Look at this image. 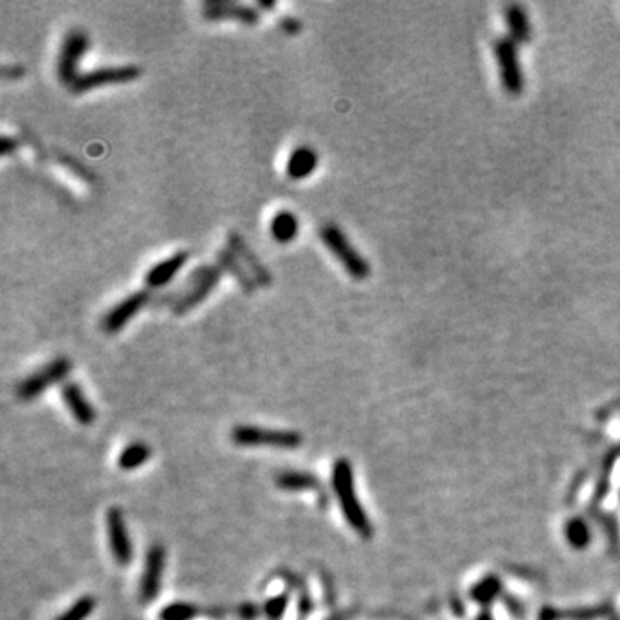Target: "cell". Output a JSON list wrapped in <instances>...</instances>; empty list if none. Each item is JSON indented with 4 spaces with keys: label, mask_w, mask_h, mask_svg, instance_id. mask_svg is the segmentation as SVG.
<instances>
[{
    "label": "cell",
    "mask_w": 620,
    "mask_h": 620,
    "mask_svg": "<svg viewBox=\"0 0 620 620\" xmlns=\"http://www.w3.org/2000/svg\"><path fill=\"white\" fill-rule=\"evenodd\" d=\"M222 273L224 271L217 264L196 267L195 271H192L190 276L185 280V283L178 288V291L162 296L161 302H166L176 315L187 314V312L199 307L214 291V288L221 281Z\"/></svg>",
    "instance_id": "1"
},
{
    "label": "cell",
    "mask_w": 620,
    "mask_h": 620,
    "mask_svg": "<svg viewBox=\"0 0 620 620\" xmlns=\"http://www.w3.org/2000/svg\"><path fill=\"white\" fill-rule=\"evenodd\" d=\"M333 489L341 507V512H343L345 519L352 526V529H355L362 536L369 538L373 534V527H370L369 519H367L362 505L357 500V495H355L354 473H352V466L348 460L340 459L334 463Z\"/></svg>",
    "instance_id": "2"
},
{
    "label": "cell",
    "mask_w": 620,
    "mask_h": 620,
    "mask_svg": "<svg viewBox=\"0 0 620 620\" xmlns=\"http://www.w3.org/2000/svg\"><path fill=\"white\" fill-rule=\"evenodd\" d=\"M321 241L324 247L336 257L348 276L355 281H363L370 276V266L367 259L352 245L348 236L345 235L340 226L328 222L321 228Z\"/></svg>",
    "instance_id": "3"
},
{
    "label": "cell",
    "mask_w": 620,
    "mask_h": 620,
    "mask_svg": "<svg viewBox=\"0 0 620 620\" xmlns=\"http://www.w3.org/2000/svg\"><path fill=\"white\" fill-rule=\"evenodd\" d=\"M493 54L498 64L503 90L508 95L519 96L526 90V74L519 59V45L510 36H500L493 42Z\"/></svg>",
    "instance_id": "4"
},
{
    "label": "cell",
    "mask_w": 620,
    "mask_h": 620,
    "mask_svg": "<svg viewBox=\"0 0 620 620\" xmlns=\"http://www.w3.org/2000/svg\"><path fill=\"white\" fill-rule=\"evenodd\" d=\"M231 441L238 447H269L281 448V450H295V448L302 447L303 438L298 431L236 426L231 431Z\"/></svg>",
    "instance_id": "5"
},
{
    "label": "cell",
    "mask_w": 620,
    "mask_h": 620,
    "mask_svg": "<svg viewBox=\"0 0 620 620\" xmlns=\"http://www.w3.org/2000/svg\"><path fill=\"white\" fill-rule=\"evenodd\" d=\"M88 48H90V38H88V35L83 29L74 28L62 40L55 69H57L59 81L68 88L80 76L78 69H80V62L88 52Z\"/></svg>",
    "instance_id": "6"
},
{
    "label": "cell",
    "mask_w": 620,
    "mask_h": 620,
    "mask_svg": "<svg viewBox=\"0 0 620 620\" xmlns=\"http://www.w3.org/2000/svg\"><path fill=\"white\" fill-rule=\"evenodd\" d=\"M71 360L66 357H57L50 362L45 363L42 369H38L36 373H33L31 376H28L17 384V396L24 402L29 400H35L36 396H40L42 393H45L52 384H57L71 373Z\"/></svg>",
    "instance_id": "7"
},
{
    "label": "cell",
    "mask_w": 620,
    "mask_h": 620,
    "mask_svg": "<svg viewBox=\"0 0 620 620\" xmlns=\"http://www.w3.org/2000/svg\"><path fill=\"white\" fill-rule=\"evenodd\" d=\"M142 76V69L138 66H114V68H99L94 71L83 73L78 76V80L69 87L71 94L81 95L87 92L99 90L103 87H113V85H122L135 81Z\"/></svg>",
    "instance_id": "8"
},
{
    "label": "cell",
    "mask_w": 620,
    "mask_h": 620,
    "mask_svg": "<svg viewBox=\"0 0 620 620\" xmlns=\"http://www.w3.org/2000/svg\"><path fill=\"white\" fill-rule=\"evenodd\" d=\"M150 303V295L148 291H135L131 295H128L126 298H122L120 303L113 307L110 310L106 312V315L102 317V329L107 334H116L120 333L122 328L131 322V319L138 314L140 310Z\"/></svg>",
    "instance_id": "9"
},
{
    "label": "cell",
    "mask_w": 620,
    "mask_h": 620,
    "mask_svg": "<svg viewBox=\"0 0 620 620\" xmlns=\"http://www.w3.org/2000/svg\"><path fill=\"white\" fill-rule=\"evenodd\" d=\"M107 536H109L110 551H113L114 560L121 567H128L133 558V547L129 540L128 527H126L124 517L120 507H110L106 515Z\"/></svg>",
    "instance_id": "10"
},
{
    "label": "cell",
    "mask_w": 620,
    "mask_h": 620,
    "mask_svg": "<svg viewBox=\"0 0 620 620\" xmlns=\"http://www.w3.org/2000/svg\"><path fill=\"white\" fill-rule=\"evenodd\" d=\"M203 20L207 21H236V23L254 26L261 20V14L255 7L243 6L235 2H222V0H209L202 6Z\"/></svg>",
    "instance_id": "11"
},
{
    "label": "cell",
    "mask_w": 620,
    "mask_h": 620,
    "mask_svg": "<svg viewBox=\"0 0 620 620\" xmlns=\"http://www.w3.org/2000/svg\"><path fill=\"white\" fill-rule=\"evenodd\" d=\"M166 565V549L161 545H152L145 558V569L140 582V596L143 603H150L159 596L161 579Z\"/></svg>",
    "instance_id": "12"
},
{
    "label": "cell",
    "mask_w": 620,
    "mask_h": 620,
    "mask_svg": "<svg viewBox=\"0 0 620 620\" xmlns=\"http://www.w3.org/2000/svg\"><path fill=\"white\" fill-rule=\"evenodd\" d=\"M228 248L240 259L241 264L245 266V269L250 273V276L254 277V281L261 287H269L273 283V276H271L269 269H267L264 264L259 261L257 255L250 250L245 240L241 238L238 233H231L228 236Z\"/></svg>",
    "instance_id": "13"
},
{
    "label": "cell",
    "mask_w": 620,
    "mask_h": 620,
    "mask_svg": "<svg viewBox=\"0 0 620 620\" xmlns=\"http://www.w3.org/2000/svg\"><path fill=\"white\" fill-rule=\"evenodd\" d=\"M190 259V254L185 250L176 252L171 257L164 259V261L157 262L155 266H152L150 269L145 274V284L148 289H161L167 287L171 281L174 280L178 273L185 267V264Z\"/></svg>",
    "instance_id": "14"
},
{
    "label": "cell",
    "mask_w": 620,
    "mask_h": 620,
    "mask_svg": "<svg viewBox=\"0 0 620 620\" xmlns=\"http://www.w3.org/2000/svg\"><path fill=\"white\" fill-rule=\"evenodd\" d=\"M319 166V155L309 145H300L293 148L287 161V176L293 181H302L309 178Z\"/></svg>",
    "instance_id": "15"
},
{
    "label": "cell",
    "mask_w": 620,
    "mask_h": 620,
    "mask_svg": "<svg viewBox=\"0 0 620 620\" xmlns=\"http://www.w3.org/2000/svg\"><path fill=\"white\" fill-rule=\"evenodd\" d=\"M505 24H507L508 35L517 45H526L531 42L533 36V26L527 16V10L521 3H508L503 10Z\"/></svg>",
    "instance_id": "16"
},
{
    "label": "cell",
    "mask_w": 620,
    "mask_h": 620,
    "mask_svg": "<svg viewBox=\"0 0 620 620\" xmlns=\"http://www.w3.org/2000/svg\"><path fill=\"white\" fill-rule=\"evenodd\" d=\"M62 400H64L66 407L69 408V412L73 414V417L76 419L80 424L90 426L94 424L96 414L94 407L90 405V402L85 396L83 389L76 384V382H66L61 389Z\"/></svg>",
    "instance_id": "17"
},
{
    "label": "cell",
    "mask_w": 620,
    "mask_h": 620,
    "mask_svg": "<svg viewBox=\"0 0 620 620\" xmlns=\"http://www.w3.org/2000/svg\"><path fill=\"white\" fill-rule=\"evenodd\" d=\"M217 266L221 267L224 273L231 274V276L238 281V284L245 293H252L254 291V288L257 287V283H255L254 277L250 276V273L245 269V266L241 264L240 259L236 257L229 248H222V250L217 252Z\"/></svg>",
    "instance_id": "18"
},
{
    "label": "cell",
    "mask_w": 620,
    "mask_h": 620,
    "mask_svg": "<svg viewBox=\"0 0 620 620\" xmlns=\"http://www.w3.org/2000/svg\"><path fill=\"white\" fill-rule=\"evenodd\" d=\"M298 217L293 212H289V210H280V212L271 219V236L281 245L291 243L298 236Z\"/></svg>",
    "instance_id": "19"
},
{
    "label": "cell",
    "mask_w": 620,
    "mask_h": 620,
    "mask_svg": "<svg viewBox=\"0 0 620 620\" xmlns=\"http://www.w3.org/2000/svg\"><path fill=\"white\" fill-rule=\"evenodd\" d=\"M276 484L287 491H307V489L321 488V481L317 477L309 473H296V470L277 474Z\"/></svg>",
    "instance_id": "20"
},
{
    "label": "cell",
    "mask_w": 620,
    "mask_h": 620,
    "mask_svg": "<svg viewBox=\"0 0 620 620\" xmlns=\"http://www.w3.org/2000/svg\"><path fill=\"white\" fill-rule=\"evenodd\" d=\"M150 448L147 445L133 443L121 452L120 459H117V466L122 470H135L138 467H142L150 459Z\"/></svg>",
    "instance_id": "21"
},
{
    "label": "cell",
    "mask_w": 620,
    "mask_h": 620,
    "mask_svg": "<svg viewBox=\"0 0 620 620\" xmlns=\"http://www.w3.org/2000/svg\"><path fill=\"white\" fill-rule=\"evenodd\" d=\"M199 607L187 601H176L167 605L159 614V620H193L199 615Z\"/></svg>",
    "instance_id": "22"
},
{
    "label": "cell",
    "mask_w": 620,
    "mask_h": 620,
    "mask_svg": "<svg viewBox=\"0 0 620 620\" xmlns=\"http://www.w3.org/2000/svg\"><path fill=\"white\" fill-rule=\"evenodd\" d=\"M95 605L94 596H81L55 620H87L95 610Z\"/></svg>",
    "instance_id": "23"
},
{
    "label": "cell",
    "mask_w": 620,
    "mask_h": 620,
    "mask_svg": "<svg viewBox=\"0 0 620 620\" xmlns=\"http://www.w3.org/2000/svg\"><path fill=\"white\" fill-rule=\"evenodd\" d=\"M287 607H288V595H280L271 598V600L267 601L266 607H264V612H266V615L271 620H277L284 612H287Z\"/></svg>",
    "instance_id": "24"
},
{
    "label": "cell",
    "mask_w": 620,
    "mask_h": 620,
    "mask_svg": "<svg viewBox=\"0 0 620 620\" xmlns=\"http://www.w3.org/2000/svg\"><path fill=\"white\" fill-rule=\"evenodd\" d=\"M280 28H281V31L284 33V35L295 36V35H298L300 31H302V23H300V21L296 20V17L284 16V17H281V20H280Z\"/></svg>",
    "instance_id": "25"
},
{
    "label": "cell",
    "mask_w": 620,
    "mask_h": 620,
    "mask_svg": "<svg viewBox=\"0 0 620 620\" xmlns=\"http://www.w3.org/2000/svg\"><path fill=\"white\" fill-rule=\"evenodd\" d=\"M24 76V68L20 64L14 66H3V78L6 80H17V78Z\"/></svg>",
    "instance_id": "26"
},
{
    "label": "cell",
    "mask_w": 620,
    "mask_h": 620,
    "mask_svg": "<svg viewBox=\"0 0 620 620\" xmlns=\"http://www.w3.org/2000/svg\"><path fill=\"white\" fill-rule=\"evenodd\" d=\"M17 145L20 143H17L16 138H13V136H3L2 143H0V152H2V155H9L16 150Z\"/></svg>",
    "instance_id": "27"
},
{
    "label": "cell",
    "mask_w": 620,
    "mask_h": 620,
    "mask_svg": "<svg viewBox=\"0 0 620 620\" xmlns=\"http://www.w3.org/2000/svg\"><path fill=\"white\" fill-rule=\"evenodd\" d=\"M259 7H261V9L269 10V9H274V7H276V2H259Z\"/></svg>",
    "instance_id": "28"
}]
</instances>
